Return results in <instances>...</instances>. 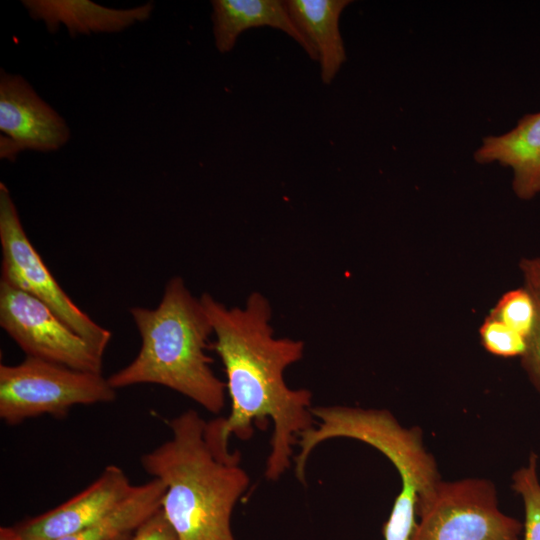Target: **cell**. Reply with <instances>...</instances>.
Here are the masks:
<instances>
[{"label": "cell", "mask_w": 540, "mask_h": 540, "mask_svg": "<svg viewBox=\"0 0 540 540\" xmlns=\"http://www.w3.org/2000/svg\"><path fill=\"white\" fill-rule=\"evenodd\" d=\"M213 327L212 349L221 359L231 409L223 417V433L249 439L254 427L270 420L273 434L265 476L277 480L290 466L298 436L314 427L312 393L291 389L284 372L300 361L304 342L275 337L272 308L259 292H252L243 307H227L208 293L200 296Z\"/></svg>", "instance_id": "1"}, {"label": "cell", "mask_w": 540, "mask_h": 540, "mask_svg": "<svg viewBox=\"0 0 540 540\" xmlns=\"http://www.w3.org/2000/svg\"><path fill=\"white\" fill-rule=\"evenodd\" d=\"M168 426L171 437L141 465L166 486L161 509L177 540H235L231 516L250 479L240 452L229 449L223 417L206 421L190 409Z\"/></svg>", "instance_id": "2"}, {"label": "cell", "mask_w": 540, "mask_h": 540, "mask_svg": "<svg viewBox=\"0 0 540 540\" xmlns=\"http://www.w3.org/2000/svg\"><path fill=\"white\" fill-rule=\"evenodd\" d=\"M141 347L127 366L108 377L114 389L157 384L218 414L225 406L226 384L211 368L207 354L213 327L200 298L175 276L156 308L129 309Z\"/></svg>", "instance_id": "3"}, {"label": "cell", "mask_w": 540, "mask_h": 540, "mask_svg": "<svg viewBox=\"0 0 540 540\" xmlns=\"http://www.w3.org/2000/svg\"><path fill=\"white\" fill-rule=\"evenodd\" d=\"M311 411L317 423L298 436L297 478L304 481L311 452L326 440L342 437L369 444L391 461L401 479V490L383 525L384 540H410L417 524L416 508L431 498L442 480L434 457L424 447L421 429L403 427L385 409L318 406Z\"/></svg>", "instance_id": "4"}, {"label": "cell", "mask_w": 540, "mask_h": 540, "mask_svg": "<svg viewBox=\"0 0 540 540\" xmlns=\"http://www.w3.org/2000/svg\"><path fill=\"white\" fill-rule=\"evenodd\" d=\"M115 398L116 389L102 373L30 356L16 365H0V418L7 425L46 414L61 418L76 405Z\"/></svg>", "instance_id": "5"}, {"label": "cell", "mask_w": 540, "mask_h": 540, "mask_svg": "<svg viewBox=\"0 0 540 540\" xmlns=\"http://www.w3.org/2000/svg\"><path fill=\"white\" fill-rule=\"evenodd\" d=\"M419 521L410 540H520L523 523L501 512L488 479L441 480L416 508Z\"/></svg>", "instance_id": "6"}, {"label": "cell", "mask_w": 540, "mask_h": 540, "mask_svg": "<svg viewBox=\"0 0 540 540\" xmlns=\"http://www.w3.org/2000/svg\"><path fill=\"white\" fill-rule=\"evenodd\" d=\"M1 280L46 304L103 357L112 333L82 311L33 247L7 186L0 183Z\"/></svg>", "instance_id": "7"}, {"label": "cell", "mask_w": 540, "mask_h": 540, "mask_svg": "<svg viewBox=\"0 0 540 540\" xmlns=\"http://www.w3.org/2000/svg\"><path fill=\"white\" fill-rule=\"evenodd\" d=\"M0 326L26 356L102 373V358L46 304L0 281Z\"/></svg>", "instance_id": "8"}, {"label": "cell", "mask_w": 540, "mask_h": 540, "mask_svg": "<svg viewBox=\"0 0 540 540\" xmlns=\"http://www.w3.org/2000/svg\"><path fill=\"white\" fill-rule=\"evenodd\" d=\"M0 158L25 150L50 152L70 139L65 120L20 75L0 72Z\"/></svg>", "instance_id": "9"}, {"label": "cell", "mask_w": 540, "mask_h": 540, "mask_svg": "<svg viewBox=\"0 0 540 540\" xmlns=\"http://www.w3.org/2000/svg\"><path fill=\"white\" fill-rule=\"evenodd\" d=\"M134 485L116 465L107 466L85 490L63 504L14 526L20 540H58L96 522L132 491Z\"/></svg>", "instance_id": "10"}, {"label": "cell", "mask_w": 540, "mask_h": 540, "mask_svg": "<svg viewBox=\"0 0 540 540\" xmlns=\"http://www.w3.org/2000/svg\"><path fill=\"white\" fill-rule=\"evenodd\" d=\"M479 164L494 162L513 172L516 196L529 200L540 193V112L524 115L517 125L501 135H490L475 151Z\"/></svg>", "instance_id": "11"}, {"label": "cell", "mask_w": 540, "mask_h": 540, "mask_svg": "<svg viewBox=\"0 0 540 540\" xmlns=\"http://www.w3.org/2000/svg\"><path fill=\"white\" fill-rule=\"evenodd\" d=\"M211 4L214 41L220 53L230 52L242 32L270 26L287 33L312 60H317L315 50L295 25L285 1L214 0Z\"/></svg>", "instance_id": "12"}, {"label": "cell", "mask_w": 540, "mask_h": 540, "mask_svg": "<svg viewBox=\"0 0 540 540\" xmlns=\"http://www.w3.org/2000/svg\"><path fill=\"white\" fill-rule=\"evenodd\" d=\"M30 16L42 20L50 32L59 24L67 27L71 36L91 32H119L148 20L152 2L131 9H112L86 0H23Z\"/></svg>", "instance_id": "13"}, {"label": "cell", "mask_w": 540, "mask_h": 540, "mask_svg": "<svg viewBox=\"0 0 540 540\" xmlns=\"http://www.w3.org/2000/svg\"><path fill=\"white\" fill-rule=\"evenodd\" d=\"M350 0H287V10L317 54L321 79L330 84L346 61L339 18Z\"/></svg>", "instance_id": "14"}, {"label": "cell", "mask_w": 540, "mask_h": 540, "mask_svg": "<svg viewBox=\"0 0 540 540\" xmlns=\"http://www.w3.org/2000/svg\"><path fill=\"white\" fill-rule=\"evenodd\" d=\"M165 484L158 478L134 486L115 508L88 527L58 540H129L162 508Z\"/></svg>", "instance_id": "15"}, {"label": "cell", "mask_w": 540, "mask_h": 540, "mask_svg": "<svg viewBox=\"0 0 540 540\" xmlns=\"http://www.w3.org/2000/svg\"><path fill=\"white\" fill-rule=\"evenodd\" d=\"M511 487L524 504L523 540H540V481L536 454L532 453L528 464L513 473Z\"/></svg>", "instance_id": "16"}, {"label": "cell", "mask_w": 540, "mask_h": 540, "mask_svg": "<svg viewBox=\"0 0 540 540\" xmlns=\"http://www.w3.org/2000/svg\"><path fill=\"white\" fill-rule=\"evenodd\" d=\"M489 315L528 339L536 323L537 304L523 286L503 294Z\"/></svg>", "instance_id": "17"}, {"label": "cell", "mask_w": 540, "mask_h": 540, "mask_svg": "<svg viewBox=\"0 0 540 540\" xmlns=\"http://www.w3.org/2000/svg\"><path fill=\"white\" fill-rule=\"evenodd\" d=\"M479 334L484 348L499 357H521L526 349L524 336L491 315L485 318Z\"/></svg>", "instance_id": "18"}, {"label": "cell", "mask_w": 540, "mask_h": 540, "mask_svg": "<svg viewBox=\"0 0 540 540\" xmlns=\"http://www.w3.org/2000/svg\"><path fill=\"white\" fill-rule=\"evenodd\" d=\"M536 304L537 319L527 339L526 349L521 356V364L532 385L540 395V304L537 301Z\"/></svg>", "instance_id": "19"}, {"label": "cell", "mask_w": 540, "mask_h": 540, "mask_svg": "<svg viewBox=\"0 0 540 540\" xmlns=\"http://www.w3.org/2000/svg\"><path fill=\"white\" fill-rule=\"evenodd\" d=\"M129 540H177V537L160 509Z\"/></svg>", "instance_id": "20"}, {"label": "cell", "mask_w": 540, "mask_h": 540, "mask_svg": "<svg viewBox=\"0 0 540 540\" xmlns=\"http://www.w3.org/2000/svg\"><path fill=\"white\" fill-rule=\"evenodd\" d=\"M519 268L524 279V286L540 304V257L522 258Z\"/></svg>", "instance_id": "21"}, {"label": "cell", "mask_w": 540, "mask_h": 540, "mask_svg": "<svg viewBox=\"0 0 540 540\" xmlns=\"http://www.w3.org/2000/svg\"><path fill=\"white\" fill-rule=\"evenodd\" d=\"M0 540H20L13 527L0 528Z\"/></svg>", "instance_id": "22"}]
</instances>
